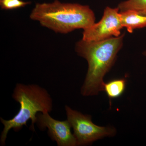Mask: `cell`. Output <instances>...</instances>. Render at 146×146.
<instances>
[{"mask_svg": "<svg viewBox=\"0 0 146 146\" xmlns=\"http://www.w3.org/2000/svg\"><path fill=\"white\" fill-rule=\"evenodd\" d=\"M124 35L96 42L82 39L77 43V52L88 63V72L81 89L84 96H96L104 91V77L115 62Z\"/></svg>", "mask_w": 146, "mask_h": 146, "instance_id": "cell-1", "label": "cell"}, {"mask_svg": "<svg viewBox=\"0 0 146 146\" xmlns=\"http://www.w3.org/2000/svg\"><path fill=\"white\" fill-rule=\"evenodd\" d=\"M30 18L53 31L66 34L76 29L88 28L95 23L93 11L79 4L53 2L36 4Z\"/></svg>", "mask_w": 146, "mask_h": 146, "instance_id": "cell-2", "label": "cell"}, {"mask_svg": "<svg viewBox=\"0 0 146 146\" xmlns=\"http://www.w3.org/2000/svg\"><path fill=\"white\" fill-rule=\"evenodd\" d=\"M12 98L20 104L19 112L12 119L6 120L1 118L4 129L1 136V144L4 145L9 131L13 129L18 131L27 122L31 120L30 129L35 130L39 112H50L52 109V101L46 90L36 84L26 85L18 83L15 87Z\"/></svg>", "mask_w": 146, "mask_h": 146, "instance_id": "cell-3", "label": "cell"}, {"mask_svg": "<svg viewBox=\"0 0 146 146\" xmlns=\"http://www.w3.org/2000/svg\"><path fill=\"white\" fill-rule=\"evenodd\" d=\"M67 120L74 131L77 145H86L98 139L116 134L115 128L96 125L91 121V116L84 115L65 106Z\"/></svg>", "mask_w": 146, "mask_h": 146, "instance_id": "cell-4", "label": "cell"}, {"mask_svg": "<svg viewBox=\"0 0 146 146\" xmlns=\"http://www.w3.org/2000/svg\"><path fill=\"white\" fill-rule=\"evenodd\" d=\"M119 8H106L100 21L84 30L82 39L86 41H101L112 36H119L123 27Z\"/></svg>", "mask_w": 146, "mask_h": 146, "instance_id": "cell-5", "label": "cell"}, {"mask_svg": "<svg viewBox=\"0 0 146 146\" xmlns=\"http://www.w3.org/2000/svg\"><path fill=\"white\" fill-rule=\"evenodd\" d=\"M36 124L41 130L48 129V134L58 146L77 145L76 140L71 132V125L68 120L60 121L52 117L49 112H39Z\"/></svg>", "mask_w": 146, "mask_h": 146, "instance_id": "cell-6", "label": "cell"}, {"mask_svg": "<svg viewBox=\"0 0 146 146\" xmlns=\"http://www.w3.org/2000/svg\"><path fill=\"white\" fill-rule=\"evenodd\" d=\"M121 23L123 27L126 28L130 33L134 29L146 27V15L133 10L121 11Z\"/></svg>", "mask_w": 146, "mask_h": 146, "instance_id": "cell-7", "label": "cell"}, {"mask_svg": "<svg viewBox=\"0 0 146 146\" xmlns=\"http://www.w3.org/2000/svg\"><path fill=\"white\" fill-rule=\"evenodd\" d=\"M126 84L125 79L123 78L114 79L104 83V91L106 92L110 100L121 96L125 90Z\"/></svg>", "mask_w": 146, "mask_h": 146, "instance_id": "cell-8", "label": "cell"}, {"mask_svg": "<svg viewBox=\"0 0 146 146\" xmlns=\"http://www.w3.org/2000/svg\"><path fill=\"white\" fill-rule=\"evenodd\" d=\"M121 11L133 10L146 15V0H128L119 5Z\"/></svg>", "mask_w": 146, "mask_h": 146, "instance_id": "cell-9", "label": "cell"}, {"mask_svg": "<svg viewBox=\"0 0 146 146\" xmlns=\"http://www.w3.org/2000/svg\"><path fill=\"white\" fill-rule=\"evenodd\" d=\"M30 3V2H25L21 0H0L1 7L3 9L6 10L24 7Z\"/></svg>", "mask_w": 146, "mask_h": 146, "instance_id": "cell-10", "label": "cell"}, {"mask_svg": "<svg viewBox=\"0 0 146 146\" xmlns=\"http://www.w3.org/2000/svg\"><path fill=\"white\" fill-rule=\"evenodd\" d=\"M145 55H146V51H145Z\"/></svg>", "mask_w": 146, "mask_h": 146, "instance_id": "cell-11", "label": "cell"}]
</instances>
